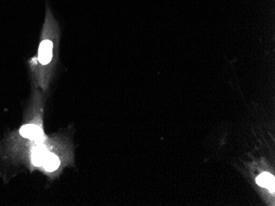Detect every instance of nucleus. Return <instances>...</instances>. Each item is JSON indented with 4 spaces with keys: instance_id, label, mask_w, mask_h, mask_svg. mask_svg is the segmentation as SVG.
Returning <instances> with one entry per match:
<instances>
[{
    "instance_id": "nucleus-3",
    "label": "nucleus",
    "mask_w": 275,
    "mask_h": 206,
    "mask_svg": "<svg viewBox=\"0 0 275 206\" xmlns=\"http://www.w3.org/2000/svg\"><path fill=\"white\" fill-rule=\"evenodd\" d=\"M256 182L259 186L268 189L272 193L274 192V177L270 173H261L256 178Z\"/></svg>"
},
{
    "instance_id": "nucleus-2",
    "label": "nucleus",
    "mask_w": 275,
    "mask_h": 206,
    "mask_svg": "<svg viewBox=\"0 0 275 206\" xmlns=\"http://www.w3.org/2000/svg\"><path fill=\"white\" fill-rule=\"evenodd\" d=\"M19 132L22 137H25L27 139L35 140V141L41 139V137L43 136V132L41 130V128L33 124L23 126Z\"/></svg>"
},
{
    "instance_id": "nucleus-4",
    "label": "nucleus",
    "mask_w": 275,
    "mask_h": 206,
    "mask_svg": "<svg viewBox=\"0 0 275 206\" xmlns=\"http://www.w3.org/2000/svg\"><path fill=\"white\" fill-rule=\"evenodd\" d=\"M48 154L49 152L45 148L37 147L35 149L33 154H32V163L36 166L43 165Z\"/></svg>"
},
{
    "instance_id": "nucleus-5",
    "label": "nucleus",
    "mask_w": 275,
    "mask_h": 206,
    "mask_svg": "<svg viewBox=\"0 0 275 206\" xmlns=\"http://www.w3.org/2000/svg\"><path fill=\"white\" fill-rule=\"evenodd\" d=\"M43 165L48 172H53V171L56 170L58 167H59V159H58V157L49 153L45 162H44Z\"/></svg>"
},
{
    "instance_id": "nucleus-1",
    "label": "nucleus",
    "mask_w": 275,
    "mask_h": 206,
    "mask_svg": "<svg viewBox=\"0 0 275 206\" xmlns=\"http://www.w3.org/2000/svg\"><path fill=\"white\" fill-rule=\"evenodd\" d=\"M53 43L45 39L41 41L39 48L38 61L42 65H47L50 63L53 57Z\"/></svg>"
}]
</instances>
